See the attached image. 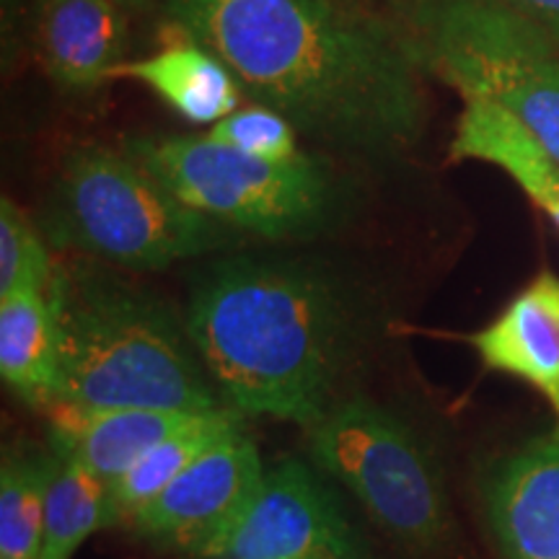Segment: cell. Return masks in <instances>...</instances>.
Returning <instances> with one entry per match:
<instances>
[{
	"label": "cell",
	"instance_id": "obj_1",
	"mask_svg": "<svg viewBox=\"0 0 559 559\" xmlns=\"http://www.w3.org/2000/svg\"><path fill=\"white\" fill-rule=\"evenodd\" d=\"M181 37L226 62L243 96L298 132L368 158L428 124L425 73L391 19L353 0H160Z\"/></svg>",
	"mask_w": 559,
	"mask_h": 559
},
{
	"label": "cell",
	"instance_id": "obj_2",
	"mask_svg": "<svg viewBox=\"0 0 559 559\" xmlns=\"http://www.w3.org/2000/svg\"><path fill=\"white\" fill-rule=\"evenodd\" d=\"M185 326L226 407L243 417L311 428L334 404L349 313L319 272L223 262L194 288Z\"/></svg>",
	"mask_w": 559,
	"mask_h": 559
},
{
	"label": "cell",
	"instance_id": "obj_3",
	"mask_svg": "<svg viewBox=\"0 0 559 559\" xmlns=\"http://www.w3.org/2000/svg\"><path fill=\"white\" fill-rule=\"evenodd\" d=\"M60 391L52 404L96 409L213 412L221 394L187 326L120 280L55 270Z\"/></svg>",
	"mask_w": 559,
	"mask_h": 559
},
{
	"label": "cell",
	"instance_id": "obj_4",
	"mask_svg": "<svg viewBox=\"0 0 559 559\" xmlns=\"http://www.w3.org/2000/svg\"><path fill=\"white\" fill-rule=\"evenodd\" d=\"M430 79L513 115L559 160V41L506 0H391Z\"/></svg>",
	"mask_w": 559,
	"mask_h": 559
},
{
	"label": "cell",
	"instance_id": "obj_5",
	"mask_svg": "<svg viewBox=\"0 0 559 559\" xmlns=\"http://www.w3.org/2000/svg\"><path fill=\"white\" fill-rule=\"evenodd\" d=\"M309 453L396 547L415 557L449 549L453 513L443 472L400 415L362 396L334 402L309 428Z\"/></svg>",
	"mask_w": 559,
	"mask_h": 559
},
{
	"label": "cell",
	"instance_id": "obj_6",
	"mask_svg": "<svg viewBox=\"0 0 559 559\" xmlns=\"http://www.w3.org/2000/svg\"><path fill=\"white\" fill-rule=\"evenodd\" d=\"M130 270H164L226 241L128 153L86 145L62 171L50 236Z\"/></svg>",
	"mask_w": 559,
	"mask_h": 559
},
{
	"label": "cell",
	"instance_id": "obj_7",
	"mask_svg": "<svg viewBox=\"0 0 559 559\" xmlns=\"http://www.w3.org/2000/svg\"><path fill=\"white\" fill-rule=\"evenodd\" d=\"M122 151L185 205L262 239L306 234L330 210V179L306 153L270 164L207 135H138L124 140Z\"/></svg>",
	"mask_w": 559,
	"mask_h": 559
},
{
	"label": "cell",
	"instance_id": "obj_8",
	"mask_svg": "<svg viewBox=\"0 0 559 559\" xmlns=\"http://www.w3.org/2000/svg\"><path fill=\"white\" fill-rule=\"evenodd\" d=\"M198 559H370V551L330 485L285 459Z\"/></svg>",
	"mask_w": 559,
	"mask_h": 559
},
{
	"label": "cell",
	"instance_id": "obj_9",
	"mask_svg": "<svg viewBox=\"0 0 559 559\" xmlns=\"http://www.w3.org/2000/svg\"><path fill=\"white\" fill-rule=\"evenodd\" d=\"M262 477L260 449L247 432L236 430L202 453L156 500L138 510L130 526L160 547L198 559L239 519Z\"/></svg>",
	"mask_w": 559,
	"mask_h": 559
},
{
	"label": "cell",
	"instance_id": "obj_10",
	"mask_svg": "<svg viewBox=\"0 0 559 559\" xmlns=\"http://www.w3.org/2000/svg\"><path fill=\"white\" fill-rule=\"evenodd\" d=\"M481 502L502 559H559V425L495 461Z\"/></svg>",
	"mask_w": 559,
	"mask_h": 559
},
{
	"label": "cell",
	"instance_id": "obj_11",
	"mask_svg": "<svg viewBox=\"0 0 559 559\" xmlns=\"http://www.w3.org/2000/svg\"><path fill=\"white\" fill-rule=\"evenodd\" d=\"M481 366L536 389L559 425V277L544 270L498 319L469 334Z\"/></svg>",
	"mask_w": 559,
	"mask_h": 559
},
{
	"label": "cell",
	"instance_id": "obj_12",
	"mask_svg": "<svg viewBox=\"0 0 559 559\" xmlns=\"http://www.w3.org/2000/svg\"><path fill=\"white\" fill-rule=\"evenodd\" d=\"M50 449L86 464L96 477L115 485L158 440L200 412L166 409H96L75 404H50Z\"/></svg>",
	"mask_w": 559,
	"mask_h": 559
},
{
	"label": "cell",
	"instance_id": "obj_13",
	"mask_svg": "<svg viewBox=\"0 0 559 559\" xmlns=\"http://www.w3.org/2000/svg\"><path fill=\"white\" fill-rule=\"evenodd\" d=\"M39 41L50 79L70 94H83L109 81L124 62L128 19L115 0H47Z\"/></svg>",
	"mask_w": 559,
	"mask_h": 559
},
{
	"label": "cell",
	"instance_id": "obj_14",
	"mask_svg": "<svg viewBox=\"0 0 559 559\" xmlns=\"http://www.w3.org/2000/svg\"><path fill=\"white\" fill-rule=\"evenodd\" d=\"M138 81L148 86L181 120L213 128L241 107L243 91L226 62L192 39H179L143 60H124L109 81Z\"/></svg>",
	"mask_w": 559,
	"mask_h": 559
},
{
	"label": "cell",
	"instance_id": "obj_15",
	"mask_svg": "<svg viewBox=\"0 0 559 559\" xmlns=\"http://www.w3.org/2000/svg\"><path fill=\"white\" fill-rule=\"evenodd\" d=\"M451 160H481L506 171L559 228V160L513 115L466 102L451 140Z\"/></svg>",
	"mask_w": 559,
	"mask_h": 559
},
{
	"label": "cell",
	"instance_id": "obj_16",
	"mask_svg": "<svg viewBox=\"0 0 559 559\" xmlns=\"http://www.w3.org/2000/svg\"><path fill=\"white\" fill-rule=\"evenodd\" d=\"M0 376L34 407L58 400L60 324L50 288L0 298Z\"/></svg>",
	"mask_w": 559,
	"mask_h": 559
},
{
	"label": "cell",
	"instance_id": "obj_17",
	"mask_svg": "<svg viewBox=\"0 0 559 559\" xmlns=\"http://www.w3.org/2000/svg\"><path fill=\"white\" fill-rule=\"evenodd\" d=\"M236 430H243V415L230 407L200 412L181 423L177 430L158 440L122 479L109 485V526L130 523L138 510L156 500L202 453Z\"/></svg>",
	"mask_w": 559,
	"mask_h": 559
},
{
	"label": "cell",
	"instance_id": "obj_18",
	"mask_svg": "<svg viewBox=\"0 0 559 559\" xmlns=\"http://www.w3.org/2000/svg\"><path fill=\"white\" fill-rule=\"evenodd\" d=\"M99 528H109V485L81 461L52 451L39 559H73Z\"/></svg>",
	"mask_w": 559,
	"mask_h": 559
},
{
	"label": "cell",
	"instance_id": "obj_19",
	"mask_svg": "<svg viewBox=\"0 0 559 559\" xmlns=\"http://www.w3.org/2000/svg\"><path fill=\"white\" fill-rule=\"evenodd\" d=\"M52 451H9L0 466V559H39Z\"/></svg>",
	"mask_w": 559,
	"mask_h": 559
},
{
	"label": "cell",
	"instance_id": "obj_20",
	"mask_svg": "<svg viewBox=\"0 0 559 559\" xmlns=\"http://www.w3.org/2000/svg\"><path fill=\"white\" fill-rule=\"evenodd\" d=\"M55 264L37 228L9 198L0 200V298L21 290H47Z\"/></svg>",
	"mask_w": 559,
	"mask_h": 559
},
{
	"label": "cell",
	"instance_id": "obj_21",
	"mask_svg": "<svg viewBox=\"0 0 559 559\" xmlns=\"http://www.w3.org/2000/svg\"><path fill=\"white\" fill-rule=\"evenodd\" d=\"M207 138L218 140L243 156L270 160V164H288L304 153L298 148L296 124L262 104L239 107L226 120L213 124L207 130Z\"/></svg>",
	"mask_w": 559,
	"mask_h": 559
},
{
	"label": "cell",
	"instance_id": "obj_22",
	"mask_svg": "<svg viewBox=\"0 0 559 559\" xmlns=\"http://www.w3.org/2000/svg\"><path fill=\"white\" fill-rule=\"evenodd\" d=\"M506 3L536 21L542 29H547L559 41V0H506Z\"/></svg>",
	"mask_w": 559,
	"mask_h": 559
},
{
	"label": "cell",
	"instance_id": "obj_23",
	"mask_svg": "<svg viewBox=\"0 0 559 559\" xmlns=\"http://www.w3.org/2000/svg\"><path fill=\"white\" fill-rule=\"evenodd\" d=\"M115 3H120L122 9H130V11H138V9H145V5H151L153 0H115Z\"/></svg>",
	"mask_w": 559,
	"mask_h": 559
}]
</instances>
